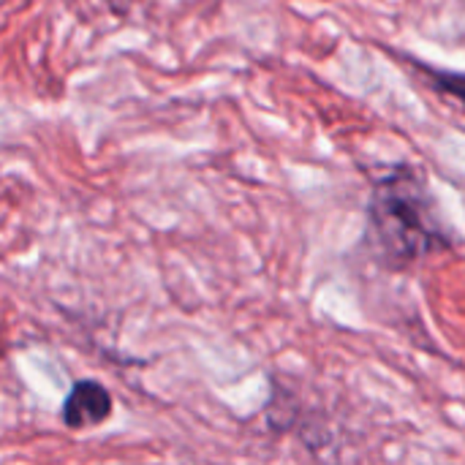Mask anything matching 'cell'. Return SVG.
Wrapping results in <instances>:
<instances>
[{"mask_svg":"<svg viewBox=\"0 0 465 465\" xmlns=\"http://www.w3.org/2000/svg\"><path fill=\"white\" fill-rule=\"evenodd\" d=\"M368 242L381 264L411 267L452 245L422 169L395 163L373 177L368 196Z\"/></svg>","mask_w":465,"mask_h":465,"instance_id":"cell-1","label":"cell"},{"mask_svg":"<svg viewBox=\"0 0 465 465\" xmlns=\"http://www.w3.org/2000/svg\"><path fill=\"white\" fill-rule=\"evenodd\" d=\"M112 417V395L98 381H76L63 403V422L71 430L95 428Z\"/></svg>","mask_w":465,"mask_h":465,"instance_id":"cell-2","label":"cell"},{"mask_svg":"<svg viewBox=\"0 0 465 465\" xmlns=\"http://www.w3.org/2000/svg\"><path fill=\"white\" fill-rule=\"evenodd\" d=\"M420 74L430 82V87L452 101H458L465 106V74L463 71H441V68H430L425 63H417Z\"/></svg>","mask_w":465,"mask_h":465,"instance_id":"cell-3","label":"cell"}]
</instances>
